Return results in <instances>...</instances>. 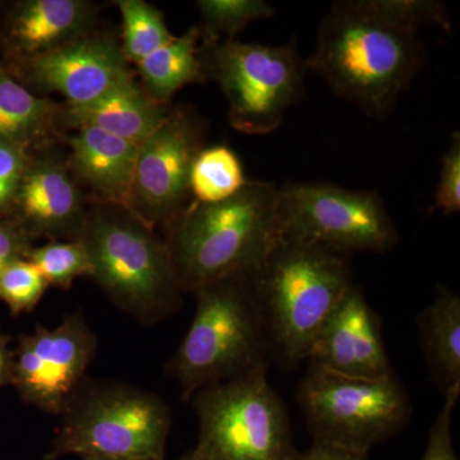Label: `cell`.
Listing matches in <instances>:
<instances>
[{
    "instance_id": "obj_18",
    "label": "cell",
    "mask_w": 460,
    "mask_h": 460,
    "mask_svg": "<svg viewBox=\"0 0 460 460\" xmlns=\"http://www.w3.org/2000/svg\"><path fill=\"white\" fill-rule=\"evenodd\" d=\"M169 113L135 78L83 108H69L66 119L74 128L93 127L140 146Z\"/></svg>"
},
{
    "instance_id": "obj_24",
    "label": "cell",
    "mask_w": 460,
    "mask_h": 460,
    "mask_svg": "<svg viewBox=\"0 0 460 460\" xmlns=\"http://www.w3.org/2000/svg\"><path fill=\"white\" fill-rule=\"evenodd\" d=\"M198 7L204 42L234 40L250 23L274 16V8L263 0H199Z\"/></svg>"
},
{
    "instance_id": "obj_31",
    "label": "cell",
    "mask_w": 460,
    "mask_h": 460,
    "mask_svg": "<svg viewBox=\"0 0 460 460\" xmlns=\"http://www.w3.org/2000/svg\"><path fill=\"white\" fill-rule=\"evenodd\" d=\"M32 239L13 219H0V272L9 263L26 259Z\"/></svg>"
},
{
    "instance_id": "obj_30",
    "label": "cell",
    "mask_w": 460,
    "mask_h": 460,
    "mask_svg": "<svg viewBox=\"0 0 460 460\" xmlns=\"http://www.w3.org/2000/svg\"><path fill=\"white\" fill-rule=\"evenodd\" d=\"M459 395L460 389L453 390L445 395L443 410L436 417L429 431L426 452L420 460H459L452 435L453 413Z\"/></svg>"
},
{
    "instance_id": "obj_15",
    "label": "cell",
    "mask_w": 460,
    "mask_h": 460,
    "mask_svg": "<svg viewBox=\"0 0 460 460\" xmlns=\"http://www.w3.org/2000/svg\"><path fill=\"white\" fill-rule=\"evenodd\" d=\"M42 148L27 165L12 205V219L31 238L74 241L87 215L83 192L69 165Z\"/></svg>"
},
{
    "instance_id": "obj_19",
    "label": "cell",
    "mask_w": 460,
    "mask_h": 460,
    "mask_svg": "<svg viewBox=\"0 0 460 460\" xmlns=\"http://www.w3.org/2000/svg\"><path fill=\"white\" fill-rule=\"evenodd\" d=\"M417 323L436 385L444 395L460 389V296L438 286L434 301L419 314Z\"/></svg>"
},
{
    "instance_id": "obj_4",
    "label": "cell",
    "mask_w": 460,
    "mask_h": 460,
    "mask_svg": "<svg viewBox=\"0 0 460 460\" xmlns=\"http://www.w3.org/2000/svg\"><path fill=\"white\" fill-rule=\"evenodd\" d=\"M77 239L89 256L90 277L124 313L144 325L177 313L183 290L165 241L126 206H93Z\"/></svg>"
},
{
    "instance_id": "obj_28",
    "label": "cell",
    "mask_w": 460,
    "mask_h": 460,
    "mask_svg": "<svg viewBox=\"0 0 460 460\" xmlns=\"http://www.w3.org/2000/svg\"><path fill=\"white\" fill-rule=\"evenodd\" d=\"M432 211L444 215L458 214L460 211V135L454 132L450 146L441 160L440 175L435 190Z\"/></svg>"
},
{
    "instance_id": "obj_1",
    "label": "cell",
    "mask_w": 460,
    "mask_h": 460,
    "mask_svg": "<svg viewBox=\"0 0 460 460\" xmlns=\"http://www.w3.org/2000/svg\"><path fill=\"white\" fill-rule=\"evenodd\" d=\"M305 68L332 93L370 115H384L422 63L417 31L384 13L375 0H344L323 18Z\"/></svg>"
},
{
    "instance_id": "obj_5",
    "label": "cell",
    "mask_w": 460,
    "mask_h": 460,
    "mask_svg": "<svg viewBox=\"0 0 460 460\" xmlns=\"http://www.w3.org/2000/svg\"><path fill=\"white\" fill-rule=\"evenodd\" d=\"M196 311L168 363L183 401L199 392L268 366V332L246 275L196 290Z\"/></svg>"
},
{
    "instance_id": "obj_25",
    "label": "cell",
    "mask_w": 460,
    "mask_h": 460,
    "mask_svg": "<svg viewBox=\"0 0 460 460\" xmlns=\"http://www.w3.org/2000/svg\"><path fill=\"white\" fill-rule=\"evenodd\" d=\"M26 260L38 269L48 286L66 289L77 278L91 274V263L86 250L78 239L50 241L32 247Z\"/></svg>"
},
{
    "instance_id": "obj_2",
    "label": "cell",
    "mask_w": 460,
    "mask_h": 460,
    "mask_svg": "<svg viewBox=\"0 0 460 460\" xmlns=\"http://www.w3.org/2000/svg\"><path fill=\"white\" fill-rule=\"evenodd\" d=\"M246 278L270 352L289 367L307 361L317 332L353 286L349 253L287 237Z\"/></svg>"
},
{
    "instance_id": "obj_17",
    "label": "cell",
    "mask_w": 460,
    "mask_h": 460,
    "mask_svg": "<svg viewBox=\"0 0 460 460\" xmlns=\"http://www.w3.org/2000/svg\"><path fill=\"white\" fill-rule=\"evenodd\" d=\"M75 129L66 140L71 172L102 202L126 205L138 146L93 127Z\"/></svg>"
},
{
    "instance_id": "obj_16",
    "label": "cell",
    "mask_w": 460,
    "mask_h": 460,
    "mask_svg": "<svg viewBox=\"0 0 460 460\" xmlns=\"http://www.w3.org/2000/svg\"><path fill=\"white\" fill-rule=\"evenodd\" d=\"M95 5L84 0H25L5 26V48L18 62L32 59L90 33Z\"/></svg>"
},
{
    "instance_id": "obj_33",
    "label": "cell",
    "mask_w": 460,
    "mask_h": 460,
    "mask_svg": "<svg viewBox=\"0 0 460 460\" xmlns=\"http://www.w3.org/2000/svg\"><path fill=\"white\" fill-rule=\"evenodd\" d=\"M12 361L9 359L4 341L0 337V386L11 380Z\"/></svg>"
},
{
    "instance_id": "obj_8",
    "label": "cell",
    "mask_w": 460,
    "mask_h": 460,
    "mask_svg": "<svg viewBox=\"0 0 460 460\" xmlns=\"http://www.w3.org/2000/svg\"><path fill=\"white\" fill-rule=\"evenodd\" d=\"M205 77L219 84L229 102V120L246 135H268L304 93L305 63L296 42L269 47L237 40L204 42Z\"/></svg>"
},
{
    "instance_id": "obj_10",
    "label": "cell",
    "mask_w": 460,
    "mask_h": 460,
    "mask_svg": "<svg viewBox=\"0 0 460 460\" xmlns=\"http://www.w3.org/2000/svg\"><path fill=\"white\" fill-rule=\"evenodd\" d=\"M281 237L350 252H386L398 242L392 217L374 190L329 183H287L279 189Z\"/></svg>"
},
{
    "instance_id": "obj_22",
    "label": "cell",
    "mask_w": 460,
    "mask_h": 460,
    "mask_svg": "<svg viewBox=\"0 0 460 460\" xmlns=\"http://www.w3.org/2000/svg\"><path fill=\"white\" fill-rule=\"evenodd\" d=\"M247 181L241 160L223 145L202 148L190 172V195L201 204L226 201L237 195Z\"/></svg>"
},
{
    "instance_id": "obj_11",
    "label": "cell",
    "mask_w": 460,
    "mask_h": 460,
    "mask_svg": "<svg viewBox=\"0 0 460 460\" xmlns=\"http://www.w3.org/2000/svg\"><path fill=\"white\" fill-rule=\"evenodd\" d=\"M202 128L186 109L169 111L138 146L126 208L150 228L164 226L190 204V172L202 150Z\"/></svg>"
},
{
    "instance_id": "obj_20",
    "label": "cell",
    "mask_w": 460,
    "mask_h": 460,
    "mask_svg": "<svg viewBox=\"0 0 460 460\" xmlns=\"http://www.w3.org/2000/svg\"><path fill=\"white\" fill-rule=\"evenodd\" d=\"M59 111L0 69V138L35 151L53 137Z\"/></svg>"
},
{
    "instance_id": "obj_26",
    "label": "cell",
    "mask_w": 460,
    "mask_h": 460,
    "mask_svg": "<svg viewBox=\"0 0 460 460\" xmlns=\"http://www.w3.org/2000/svg\"><path fill=\"white\" fill-rule=\"evenodd\" d=\"M48 287L38 269L26 259L9 263L0 272V301L4 302L13 314L32 311Z\"/></svg>"
},
{
    "instance_id": "obj_14",
    "label": "cell",
    "mask_w": 460,
    "mask_h": 460,
    "mask_svg": "<svg viewBox=\"0 0 460 460\" xmlns=\"http://www.w3.org/2000/svg\"><path fill=\"white\" fill-rule=\"evenodd\" d=\"M307 361L344 376L378 378L394 374L385 349L383 325L361 287L345 293L317 332Z\"/></svg>"
},
{
    "instance_id": "obj_13",
    "label": "cell",
    "mask_w": 460,
    "mask_h": 460,
    "mask_svg": "<svg viewBox=\"0 0 460 460\" xmlns=\"http://www.w3.org/2000/svg\"><path fill=\"white\" fill-rule=\"evenodd\" d=\"M18 66L27 83L60 93L69 108L87 107L133 78L119 45L90 33Z\"/></svg>"
},
{
    "instance_id": "obj_32",
    "label": "cell",
    "mask_w": 460,
    "mask_h": 460,
    "mask_svg": "<svg viewBox=\"0 0 460 460\" xmlns=\"http://www.w3.org/2000/svg\"><path fill=\"white\" fill-rule=\"evenodd\" d=\"M368 454L314 438L313 444L305 452H296L292 460H368Z\"/></svg>"
},
{
    "instance_id": "obj_3",
    "label": "cell",
    "mask_w": 460,
    "mask_h": 460,
    "mask_svg": "<svg viewBox=\"0 0 460 460\" xmlns=\"http://www.w3.org/2000/svg\"><path fill=\"white\" fill-rule=\"evenodd\" d=\"M281 238L279 189L248 181L215 204L190 202L168 226L166 248L183 292L250 274Z\"/></svg>"
},
{
    "instance_id": "obj_9",
    "label": "cell",
    "mask_w": 460,
    "mask_h": 460,
    "mask_svg": "<svg viewBox=\"0 0 460 460\" xmlns=\"http://www.w3.org/2000/svg\"><path fill=\"white\" fill-rule=\"evenodd\" d=\"M296 399L314 438L366 453L401 432L411 413L394 374L350 377L310 366Z\"/></svg>"
},
{
    "instance_id": "obj_7",
    "label": "cell",
    "mask_w": 460,
    "mask_h": 460,
    "mask_svg": "<svg viewBox=\"0 0 460 460\" xmlns=\"http://www.w3.org/2000/svg\"><path fill=\"white\" fill-rule=\"evenodd\" d=\"M199 438L196 460H292L286 405L268 378V366L217 385L192 399Z\"/></svg>"
},
{
    "instance_id": "obj_34",
    "label": "cell",
    "mask_w": 460,
    "mask_h": 460,
    "mask_svg": "<svg viewBox=\"0 0 460 460\" xmlns=\"http://www.w3.org/2000/svg\"><path fill=\"white\" fill-rule=\"evenodd\" d=\"M120 460H166L165 458H136V459H120Z\"/></svg>"
},
{
    "instance_id": "obj_21",
    "label": "cell",
    "mask_w": 460,
    "mask_h": 460,
    "mask_svg": "<svg viewBox=\"0 0 460 460\" xmlns=\"http://www.w3.org/2000/svg\"><path fill=\"white\" fill-rule=\"evenodd\" d=\"M201 31L192 27L137 63L144 89L160 104L166 105L177 91L187 84L204 80V66L199 57Z\"/></svg>"
},
{
    "instance_id": "obj_12",
    "label": "cell",
    "mask_w": 460,
    "mask_h": 460,
    "mask_svg": "<svg viewBox=\"0 0 460 460\" xmlns=\"http://www.w3.org/2000/svg\"><path fill=\"white\" fill-rule=\"evenodd\" d=\"M96 347L95 334L81 313L68 314L53 329L38 326L21 339L11 380L30 404L60 416L83 386Z\"/></svg>"
},
{
    "instance_id": "obj_27",
    "label": "cell",
    "mask_w": 460,
    "mask_h": 460,
    "mask_svg": "<svg viewBox=\"0 0 460 460\" xmlns=\"http://www.w3.org/2000/svg\"><path fill=\"white\" fill-rule=\"evenodd\" d=\"M384 13L419 32L423 26L449 29V18L444 3L432 0H375Z\"/></svg>"
},
{
    "instance_id": "obj_6",
    "label": "cell",
    "mask_w": 460,
    "mask_h": 460,
    "mask_svg": "<svg viewBox=\"0 0 460 460\" xmlns=\"http://www.w3.org/2000/svg\"><path fill=\"white\" fill-rule=\"evenodd\" d=\"M48 458H165L171 408L159 396L124 383L83 384L60 414Z\"/></svg>"
},
{
    "instance_id": "obj_23",
    "label": "cell",
    "mask_w": 460,
    "mask_h": 460,
    "mask_svg": "<svg viewBox=\"0 0 460 460\" xmlns=\"http://www.w3.org/2000/svg\"><path fill=\"white\" fill-rule=\"evenodd\" d=\"M122 17L120 50L127 63L137 65L142 59L171 40L164 14L144 0H117Z\"/></svg>"
},
{
    "instance_id": "obj_35",
    "label": "cell",
    "mask_w": 460,
    "mask_h": 460,
    "mask_svg": "<svg viewBox=\"0 0 460 460\" xmlns=\"http://www.w3.org/2000/svg\"><path fill=\"white\" fill-rule=\"evenodd\" d=\"M181 460H196L195 458H193L192 456V454H187L186 456H183V458H181Z\"/></svg>"
},
{
    "instance_id": "obj_29",
    "label": "cell",
    "mask_w": 460,
    "mask_h": 460,
    "mask_svg": "<svg viewBox=\"0 0 460 460\" xmlns=\"http://www.w3.org/2000/svg\"><path fill=\"white\" fill-rule=\"evenodd\" d=\"M35 151L0 138V217L11 214L18 187Z\"/></svg>"
}]
</instances>
